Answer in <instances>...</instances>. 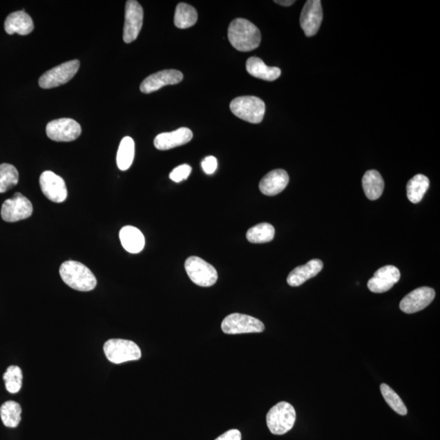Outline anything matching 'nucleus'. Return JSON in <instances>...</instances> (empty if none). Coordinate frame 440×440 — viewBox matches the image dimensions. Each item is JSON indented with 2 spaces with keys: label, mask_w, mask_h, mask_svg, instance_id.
<instances>
[{
  "label": "nucleus",
  "mask_w": 440,
  "mask_h": 440,
  "mask_svg": "<svg viewBox=\"0 0 440 440\" xmlns=\"http://www.w3.org/2000/svg\"><path fill=\"white\" fill-rule=\"evenodd\" d=\"M41 190L50 201L61 203L66 201L68 191L65 180L52 171H44L40 175Z\"/></svg>",
  "instance_id": "obj_12"
},
{
  "label": "nucleus",
  "mask_w": 440,
  "mask_h": 440,
  "mask_svg": "<svg viewBox=\"0 0 440 440\" xmlns=\"http://www.w3.org/2000/svg\"><path fill=\"white\" fill-rule=\"evenodd\" d=\"M401 279V271L396 267L388 265L376 271L368 283L370 291L382 294L391 289Z\"/></svg>",
  "instance_id": "obj_16"
},
{
  "label": "nucleus",
  "mask_w": 440,
  "mask_h": 440,
  "mask_svg": "<svg viewBox=\"0 0 440 440\" xmlns=\"http://www.w3.org/2000/svg\"><path fill=\"white\" fill-rule=\"evenodd\" d=\"M184 79L182 73L176 70H162L151 75L140 84V90L149 94L161 89L165 86L178 84Z\"/></svg>",
  "instance_id": "obj_15"
},
{
  "label": "nucleus",
  "mask_w": 440,
  "mask_h": 440,
  "mask_svg": "<svg viewBox=\"0 0 440 440\" xmlns=\"http://www.w3.org/2000/svg\"><path fill=\"white\" fill-rule=\"evenodd\" d=\"M79 61L73 60L52 68L40 77L39 87L44 89H51L67 84L74 78L77 72L79 71Z\"/></svg>",
  "instance_id": "obj_8"
},
{
  "label": "nucleus",
  "mask_w": 440,
  "mask_h": 440,
  "mask_svg": "<svg viewBox=\"0 0 440 440\" xmlns=\"http://www.w3.org/2000/svg\"><path fill=\"white\" fill-rule=\"evenodd\" d=\"M296 412L287 402H280L271 408L267 414V425L271 434L283 435L294 428Z\"/></svg>",
  "instance_id": "obj_3"
},
{
  "label": "nucleus",
  "mask_w": 440,
  "mask_h": 440,
  "mask_svg": "<svg viewBox=\"0 0 440 440\" xmlns=\"http://www.w3.org/2000/svg\"><path fill=\"white\" fill-rule=\"evenodd\" d=\"M275 236L274 227L270 224L262 223L252 227L247 233L249 242L262 244L271 242Z\"/></svg>",
  "instance_id": "obj_28"
},
{
  "label": "nucleus",
  "mask_w": 440,
  "mask_h": 440,
  "mask_svg": "<svg viewBox=\"0 0 440 440\" xmlns=\"http://www.w3.org/2000/svg\"><path fill=\"white\" fill-rule=\"evenodd\" d=\"M435 297L432 288L420 287L407 294L400 303L401 310L407 314H412L425 309L432 303Z\"/></svg>",
  "instance_id": "obj_14"
},
{
  "label": "nucleus",
  "mask_w": 440,
  "mask_h": 440,
  "mask_svg": "<svg viewBox=\"0 0 440 440\" xmlns=\"http://www.w3.org/2000/svg\"><path fill=\"white\" fill-rule=\"evenodd\" d=\"M228 38L232 46L240 52H251L260 46L261 33L252 22L237 18L231 22Z\"/></svg>",
  "instance_id": "obj_1"
},
{
  "label": "nucleus",
  "mask_w": 440,
  "mask_h": 440,
  "mask_svg": "<svg viewBox=\"0 0 440 440\" xmlns=\"http://www.w3.org/2000/svg\"><path fill=\"white\" fill-rule=\"evenodd\" d=\"M275 3L280 4V6L288 7L292 6V4L296 3V1H292V0H288V1H283V0H281V1H276V0Z\"/></svg>",
  "instance_id": "obj_35"
},
{
  "label": "nucleus",
  "mask_w": 440,
  "mask_h": 440,
  "mask_svg": "<svg viewBox=\"0 0 440 440\" xmlns=\"http://www.w3.org/2000/svg\"><path fill=\"white\" fill-rule=\"evenodd\" d=\"M362 185L366 197L371 201L378 200L382 196L385 187L382 175L375 170L366 172L363 176Z\"/></svg>",
  "instance_id": "obj_23"
},
{
  "label": "nucleus",
  "mask_w": 440,
  "mask_h": 440,
  "mask_svg": "<svg viewBox=\"0 0 440 440\" xmlns=\"http://www.w3.org/2000/svg\"><path fill=\"white\" fill-rule=\"evenodd\" d=\"M191 172V166L187 164L180 165L171 172L170 178L171 180L175 181V182L180 183L181 181L188 179Z\"/></svg>",
  "instance_id": "obj_32"
},
{
  "label": "nucleus",
  "mask_w": 440,
  "mask_h": 440,
  "mask_svg": "<svg viewBox=\"0 0 440 440\" xmlns=\"http://www.w3.org/2000/svg\"><path fill=\"white\" fill-rule=\"evenodd\" d=\"M119 238L126 251L138 254L143 251L145 245L144 235L133 226H125L120 230Z\"/></svg>",
  "instance_id": "obj_21"
},
{
  "label": "nucleus",
  "mask_w": 440,
  "mask_h": 440,
  "mask_svg": "<svg viewBox=\"0 0 440 440\" xmlns=\"http://www.w3.org/2000/svg\"><path fill=\"white\" fill-rule=\"evenodd\" d=\"M216 440H242V434L238 430L232 429L221 434Z\"/></svg>",
  "instance_id": "obj_34"
},
{
  "label": "nucleus",
  "mask_w": 440,
  "mask_h": 440,
  "mask_svg": "<svg viewBox=\"0 0 440 440\" xmlns=\"http://www.w3.org/2000/svg\"><path fill=\"white\" fill-rule=\"evenodd\" d=\"M247 70L249 75L265 81H274L280 76L281 71L278 67H269L260 58L253 57L247 61Z\"/></svg>",
  "instance_id": "obj_22"
},
{
  "label": "nucleus",
  "mask_w": 440,
  "mask_h": 440,
  "mask_svg": "<svg viewBox=\"0 0 440 440\" xmlns=\"http://www.w3.org/2000/svg\"><path fill=\"white\" fill-rule=\"evenodd\" d=\"M32 213V203L20 193H15V196L4 202L1 209L2 219L9 223L26 220Z\"/></svg>",
  "instance_id": "obj_9"
},
{
  "label": "nucleus",
  "mask_w": 440,
  "mask_h": 440,
  "mask_svg": "<svg viewBox=\"0 0 440 440\" xmlns=\"http://www.w3.org/2000/svg\"><path fill=\"white\" fill-rule=\"evenodd\" d=\"M184 267L189 278L199 287H210L216 283V269L202 258L196 256L189 257L185 261Z\"/></svg>",
  "instance_id": "obj_6"
},
{
  "label": "nucleus",
  "mask_w": 440,
  "mask_h": 440,
  "mask_svg": "<svg viewBox=\"0 0 440 440\" xmlns=\"http://www.w3.org/2000/svg\"><path fill=\"white\" fill-rule=\"evenodd\" d=\"M218 162L215 157L209 156L202 162V167L205 173L211 175L216 171Z\"/></svg>",
  "instance_id": "obj_33"
},
{
  "label": "nucleus",
  "mask_w": 440,
  "mask_h": 440,
  "mask_svg": "<svg viewBox=\"0 0 440 440\" xmlns=\"http://www.w3.org/2000/svg\"><path fill=\"white\" fill-rule=\"evenodd\" d=\"M230 110L239 119L257 124L264 119L266 106L260 98L247 96L233 99Z\"/></svg>",
  "instance_id": "obj_4"
},
{
  "label": "nucleus",
  "mask_w": 440,
  "mask_h": 440,
  "mask_svg": "<svg viewBox=\"0 0 440 440\" xmlns=\"http://www.w3.org/2000/svg\"><path fill=\"white\" fill-rule=\"evenodd\" d=\"M0 417L7 428H16L21 423V407L15 401H7L0 407Z\"/></svg>",
  "instance_id": "obj_27"
},
{
  "label": "nucleus",
  "mask_w": 440,
  "mask_h": 440,
  "mask_svg": "<svg viewBox=\"0 0 440 440\" xmlns=\"http://www.w3.org/2000/svg\"><path fill=\"white\" fill-rule=\"evenodd\" d=\"M48 137L57 142H70L78 139L82 133L79 122L71 119H60L47 125Z\"/></svg>",
  "instance_id": "obj_10"
},
{
  "label": "nucleus",
  "mask_w": 440,
  "mask_h": 440,
  "mask_svg": "<svg viewBox=\"0 0 440 440\" xmlns=\"http://www.w3.org/2000/svg\"><path fill=\"white\" fill-rule=\"evenodd\" d=\"M104 352L107 359L113 364L138 361L142 358V351L138 345L130 340L113 338L104 345Z\"/></svg>",
  "instance_id": "obj_5"
},
{
  "label": "nucleus",
  "mask_w": 440,
  "mask_h": 440,
  "mask_svg": "<svg viewBox=\"0 0 440 440\" xmlns=\"http://www.w3.org/2000/svg\"><path fill=\"white\" fill-rule=\"evenodd\" d=\"M221 328L227 334H242L264 332L265 326L255 317L233 313L225 317Z\"/></svg>",
  "instance_id": "obj_7"
},
{
  "label": "nucleus",
  "mask_w": 440,
  "mask_h": 440,
  "mask_svg": "<svg viewBox=\"0 0 440 440\" xmlns=\"http://www.w3.org/2000/svg\"><path fill=\"white\" fill-rule=\"evenodd\" d=\"M193 131L187 128H181L171 133L157 135L154 139V146L160 151H169L190 142L193 139Z\"/></svg>",
  "instance_id": "obj_17"
},
{
  "label": "nucleus",
  "mask_w": 440,
  "mask_h": 440,
  "mask_svg": "<svg viewBox=\"0 0 440 440\" xmlns=\"http://www.w3.org/2000/svg\"><path fill=\"white\" fill-rule=\"evenodd\" d=\"M430 187V180L424 175L417 174L407 184V197L412 203H419Z\"/></svg>",
  "instance_id": "obj_24"
},
{
  "label": "nucleus",
  "mask_w": 440,
  "mask_h": 440,
  "mask_svg": "<svg viewBox=\"0 0 440 440\" xmlns=\"http://www.w3.org/2000/svg\"><path fill=\"white\" fill-rule=\"evenodd\" d=\"M323 262L320 260H312L305 265L298 266L294 269L287 278V283L290 287H300L307 280L315 278L323 269Z\"/></svg>",
  "instance_id": "obj_19"
},
{
  "label": "nucleus",
  "mask_w": 440,
  "mask_h": 440,
  "mask_svg": "<svg viewBox=\"0 0 440 440\" xmlns=\"http://www.w3.org/2000/svg\"><path fill=\"white\" fill-rule=\"evenodd\" d=\"M289 177L287 172L283 169L271 171L262 178L260 183V189L266 196H275L287 187Z\"/></svg>",
  "instance_id": "obj_18"
},
{
  "label": "nucleus",
  "mask_w": 440,
  "mask_h": 440,
  "mask_svg": "<svg viewBox=\"0 0 440 440\" xmlns=\"http://www.w3.org/2000/svg\"><path fill=\"white\" fill-rule=\"evenodd\" d=\"M135 157V142L130 136L122 140L117 153V164L121 171L128 170Z\"/></svg>",
  "instance_id": "obj_26"
},
{
  "label": "nucleus",
  "mask_w": 440,
  "mask_h": 440,
  "mask_svg": "<svg viewBox=\"0 0 440 440\" xmlns=\"http://www.w3.org/2000/svg\"><path fill=\"white\" fill-rule=\"evenodd\" d=\"M34 27L32 18L25 10L11 13L4 22V29L8 35H27L32 32Z\"/></svg>",
  "instance_id": "obj_20"
},
{
  "label": "nucleus",
  "mask_w": 440,
  "mask_h": 440,
  "mask_svg": "<svg viewBox=\"0 0 440 440\" xmlns=\"http://www.w3.org/2000/svg\"><path fill=\"white\" fill-rule=\"evenodd\" d=\"M6 389L8 392L15 394L20 392L22 387V371L16 365L9 366L6 373L3 374Z\"/></svg>",
  "instance_id": "obj_31"
},
{
  "label": "nucleus",
  "mask_w": 440,
  "mask_h": 440,
  "mask_svg": "<svg viewBox=\"0 0 440 440\" xmlns=\"http://www.w3.org/2000/svg\"><path fill=\"white\" fill-rule=\"evenodd\" d=\"M19 174L15 166L3 163L0 165V193L12 189L18 183Z\"/></svg>",
  "instance_id": "obj_29"
},
{
  "label": "nucleus",
  "mask_w": 440,
  "mask_h": 440,
  "mask_svg": "<svg viewBox=\"0 0 440 440\" xmlns=\"http://www.w3.org/2000/svg\"><path fill=\"white\" fill-rule=\"evenodd\" d=\"M322 20L323 10L319 0H308L303 7L300 16V26L307 37H312L318 32Z\"/></svg>",
  "instance_id": "obj_13"
},
{
  "label": "nucleus",
  "mask_w": 440,
  "mask_h": 440,
  "mask_svg": "<svg viewBox=\"0 0 440 440\" xmlns=\"http://www.w3.org/2000/svg\"><path fill=\"white\" fill-rule=\"evenodd\" d=\"M381 392H382L384 400L387 401L388 405L392 408L397 414L405 416L408 414V410L403 402L401 397L398 396L393 389L389 387L388 384L383 383L380 387Z\"/></svg>",
  "instance_id": "obj_30"
},
{
  "label": "nucleus",
  "mask_w": 440,
  "mask_h": 440,
  "mask_svg": "<svg viewBox=\"0 0 440 440\" xmlns=\"http://www.w3.org/2000/svg\"><path fill=\"white\" fill-rule=\"evenodd\" d=\"M144 19L143 8L135 0L126 3L124 40L126 44L133 43L142 30Z\"/></svg>",
  "instance_id": "obj_11"
},
{
  "label": "nucleus",
  "mask_w": 440,
  "mask_h": 440,
  "mask_svg": "<svg viewBox=\"0 0 440 440\" xmlns=\"http://www.w3.org/2000/svg\"><path fill=\"white\" fill-rule=\"evenodd\" d=\"M198 21V12L189 4L180 3L175 9L174 23L177 28L187 29Z\"/></svg>",
  "instance_id": "obj_25"
},
{
  "label": "nucleus",
  "mask_w": 440,
  "mask_h": 440,
  "mask_svg": "<svg viewBox=\"0 0 440 440\" xmlns=\"http://www.w3.org/2000/svg\"><path fill=\"white\" fill-rule=\"evenodd\" d=\"M63 281L72 289L87 292L97 287L96 276L84 265L77 261H66L60 267Z\"/></svg>",
  "instance_id": "obj_2"
}]
</instances>
